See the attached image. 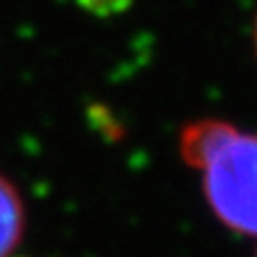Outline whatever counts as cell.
Listing matches in <instances>:
<instances>
[{
    "instance_id": "cell-1",
    "label": "cell",
    "mask_w": 257,
    "mask_h": 257,
    "mask_svg": "<svg viewBox=\"0 0 257 257\" xmlns=\"http://www.w3.org/2000/svg\"><path fill=\"white\" fill-rule=\"evenodd\" d=\"M181 160L198 172L212 214L257 236V134L224 119H195L179 136Z\"/></svg>"
},
{
    "instance_id": "cell-2",
    "label": "cell",
    "mask_w": 257,
    "mask_h": 257,
    "mask_svg": "<svg viewBox=\"0 0 257 257\" xmlns=\"http://www.w3.org/2000/svg\"><path fill=\"white\" fill-rule=\"evenodd\" d=\"M24 236V202L17 188L0 174V257H10Z\"/></svg>"
},
{
    "instance_id": "cell-3",
    "label": "cell",
    "mask_w": 257,
    "mask_h": 257,
    "mask_svg": "<svg viewBox=\"0 0 257 257\" xmlns=\"http://www.w3.org/2000/svg\"><path fill=\"white\" fill-rule=\"evenodd\" d=\"M252 43H255V55H257V17H255V29H252Z\"/></svg>"
}]
</instances>
